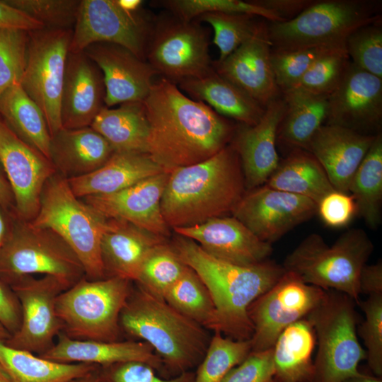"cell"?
Instances as JSON below:
<instances>
[{
	"instance_id": "cell-19",
	"label": "cell",
	"mask_w": 382,
	"mask_h": 382,
	"mask_svg": "<svg viewBox=\"0 0 382 382\" xmlns=\"http://www.w3.org/2000/svg\"><path fill=\"white\" fill-rule=\"evenodd\" d=\"M268 21L261 19L253 36L212 68L260 105L266 108L282 96L271 64Z\"/></svg>"
},
{
	"instance_id": "cell-15",
	"label": "cell",
	"mask_w": 382,
	"mask_h": 382,
	"mask_svg": "<svg viewBox=\"0 0 382 382\" xmlns=\"http://www.w3.org/2000/svg\"><path fill=\"white\" fill-rule=\"evenodd\" d=\"M9 286L20 305L21 323L18 330L5 343L40 355L54 345L62 332L56 302L67 288L57 278L49 275L25 276Z\"/></svg>"
},
{
	"instance_id": "cell-3",
	"label": "cell",
	"mask_w": 382,
	"mask_h": 382,
	"mask_svg": "<svg viewBox=\"0 0 382 382\" xmlns=\"http://www.w3.org/2000/svg\"><path fill=\"white\" fill-rule=\"evenodd\" d=\"M245 192L240 158L230 143L204 161L168 173L162 214L173 228L195 226L232 213Z\"/></svg>"
},
{
	"instance_id": "cell-21",
	"label": "cell",
	"mask_w": 382,
	"mask_h": 382,
	"mask_svg": "<svg viewBox=\"0 0 382 382\" xmlns=\"http://www.w3.org/2000/svg\"><path fill=\"white\" fill-rule=\"evenodd\" d=\"M83 52L102 72L107 108L130 102H142L158 74L145 60L120 45L98 42Z\"/></svg>"
},
{
	"instance_id": "cell-25",
	"label": "cell",
	"mask_w": 382,
	"mask_h": 382,
	"mask_svg": "<svg viewBox=\"0 0 382 382\" xmlns=\"http://www.w3.org/2000/svg\"><path fill=\"white\" fill-rule=\"evenodd\" d=\"M376 136L362 134L340 126L323 125L312 137L306 150L322 166L333 187L348 193L352 180Z\"/></svg>"
},
{
	"instance_id": "cell-61",
	"label": "cell",
	"mask_w": 382,
	"mask_h": 382,
	"mask_svg": "<svg viewBox=\"0 0 382 382\" xmlns=\"http://www.w3.org/2000/svg\"><path fill=\"white\" fill-rule=\"evenodd\" d=\"M11 337V333L0 323V340L5 342Z\"/></svg>"
},
{
	"instance_id": "cell-12",
	"label": "cell",
	"mask_w": 382,
	"mask_h": 382,
	"mask_svg": "<svg viewBox=\"0 0 382 382\" xmlns=\"http://www.w3.org/2000/svg\"><path fill=\"white\" fill-rule=\"evenodd\" d=\"M72 29L28 32L27 59L21 84L41 110L50 136L62 128L60 107Z\"/></svg>"
},
{
	"instance_id": "cell-35",
	"label": "cell",
	"mask_w": 382,
	"mask_h": 382,
	"mask_svg": "<svg viewBox=\"0 0 382 382\" xmlns=\"http://www.w3.org/2000/svg\"><path fill=\"white\" fill-rule=\"evenodd\" d=\"M0 117L21 139L50 160L51 136L46 120L21 83L1 95Z\"/></svg>"
},
{
	"instance_id": "cell-38",
	"label": "cell",
	"mask_w": 382,
	"mask_h": 382,
	"mask_svg": "<svg viewBox=\"0 0 382 382\" xmlns=\"http://www.w3.org/2000/svg\"><path fill=\"white\" fill-rule=\"evenodd\" d=\"M163 300L181 314L214 331L216 308L210 292L189 267L166 293Z\"/></svg>"
},
{
	"instance_id": "cell-42",
	"label": "cell",
	"mask_w": 382,
	"mask_h": 382,
	"mask_svg": "<svg viewBox=\"0 0 382 382\" xmlns=\"http://www.w3.org/2000/svg\"><path fill=\"white\" fill-rule=\"evenodd\" d=\"M161 2L170 13L187 21L207 13H228L253 15L272 23L283 22L273 12L250 0H168Z\"/></svg>"
},
{
	"instance_id": "cell-56",
	"label": "cell",
	"mask_w": 382,
	"mask_h": 382,
	"mask_svg": "<svg viewBox=\"0 0 382 382\" xmlns=\"http://www.w3.org/2000/svg\"><path fill=\"white\" fill-rule=\"evenodd\" d=\"M13 202L11 188L0 164V206L6 209L9 207Z\"/></svg>"
},
{
	"instance_id": "cell-32",
	"label": "cell",
	"mask_w": 382,
	"mask_h": 382,
	"mask_svg": "<svg viewBox=\"0 0 382 382\" xmlns=\"http://www.w3.org/2000/svg\"><path fill=\"white\" fill-rule=\"evenodd\" d=\"M316 335L311 323L299 320L279 334L272 347L277 382H311L314 374L312 354Z\"/></svg>"
},
{
	"instance_id": "cell-9",
	"label": "cell",
	"mask_w": 382,
	"mask_h": 382,
	"mask_svg": "<svg viewBox=\"0 0 382 382\" xmlns=\"http://www.w3.org/2000/svg\"><path fill=\"white\" fill-rule=\"evenodd\" d=\"M356 304L345 294L325 290L322 301L306 317L318 342L311 382H343L360 373L358 366L366 359V352L357 336Z\"/></svg>"
},
{
	"instance_id": "cell-17",
	"label": "cell",
	"mask_w": 382,
	"mask_h": 382,
	"mask_svg": "<svg viewBox=\"0 0 382 382\" xmlns=\"http://www.w3.org/2000/svg\"><path fill=\"white\" fill-rule=\"evenodd\" d=\"M0 164L13 195L18 219L31 221L46 181L57 170L42 154L21 139L0 117Z\"/></svg>"
},
{
	"instance_id": "cell-55",
	"label": "cell",
	"mask_w": 382,
	"mask_h": 382,
	"mask_svg": "<svg viewBox=\"0 0 382 382\" xmlns=\"http://www.w3.org/2000/svg\"><path fill=\"white\" fill-rule=\"evenodd\" d=\"M359 294L368 296L382 294V262L364 265L359 276Z\"/></svg>"
},
{
	"instance_id": "cell-27",
	"label": "cell",
	"mask_w": 382,
	"mask_h": 382,
	"mask_svg": "<svg viewBox=\"0 0 382 382\" xmlns=\"http://www.w3.org/2000/svg\"><path fill=\"white\" fill-rule=\"evenodd\" d=\"M115 150L91 127L62 128L51 137L50 161L66 179L89 174L103 166Z\"/></svg>"
},
{
	"instance_id": "cell-28",
	"label": "cell",
	"mask_w": 382,
	"mask_h": 382,
	"mask_svg": "<svg viewBox=\"0 0 382 382\" xmlns=\"http://www.w3.org/2000/svg\"><path fill=\"white\" fill-rule=\"evenodd\" d=\"M165 238L124 221L110 219L100 243L106 277L135 282L146 257Z\"/></svg>"
},
{
	"instance_id": "cell-47",
	"label": "cell",
	"mask_w": 382,
	"mask_h": 382,
	"mask_svg": "<svg viewBox=\"0 0 382 382\" xmlns=\"http://www.w3.org/2000/svg\"><path fill=\"white\" fill-rule=\"evenodd\" d=\"M49 29H71L76 20L78 0H5Z\"/></svg>"
},
{
	"instance_id": "cell-46",
	"label": "cell",
	"mask_w": 382,
	"mask_h": 382,
	"mask_svg": "<svg viewBox=\"0 0 382 382\" xmlns=\"http://www.w3.org/2000/svg\"><path fill=\"white\" fill-rule=\"evenodd\" d=\"M28 42V31L0 28V96L10 86L21 82Z\"/></svg>"
},
{
	"instance_id": "cell-43",
	"label": "cell",
	"mask_w": 382,
	"mask_h": 382,
	"mask_svg": "<svg viewBox=\"0 0 382 382\" xmlns=\"http://www.w3.org/2000/svg\"><path fill=\"white\" fill-rule=\"evenodd\" d=\"M346 50L345 46L312 47L292 50H271V64L281 90L291 88L320 58Z\"/></svg>"
},
{
	"instance_id": "cell-53",
	"label": "cell",
	"mask_w": 382,
	"mask_h": 382,
	"mask_svg": "<svg viewBox=\"0 0 382 382\" xmlns=\"http://www.w3.org/2000/svg\"><path fill=\"white\" fill-rule=\"evenodd\" d=\"M316 0H250L276 14L283 22L298 16Z\"/></svg>"
},
{
	"instance_id": "cell-14",
	"label": "cell",
	"mask_w": 382,
	"mask_h": 382,
	"mask_svg": "<svg viewBox=\"0 0 382 382\" xmlns=\"http://www.w3.org/2000/svg\"><path fill=\"white\" fill-rule=\"evenodd\" d=\"M325 294V290L285 271L248 308L253 329L250 339L251 351L272 348L282 330L306 318L320 303Z\"/></svg>"
},
{
	"instance_id": "cell-54",
	"label": "cell",
	"mask_w": 382,
	"mask_h": 382,
	"mask_svg": "<svg viewBox=\"0 0 382 382\" xmlns=\"http://www.w3.org/2000/svg\"><path fill=\"white\" fill-rule=\"evenodd\" d=\"M0 28L30 32L45 27L37 21L8 4L5 0H0Z\"/></svg>"
},
{
	"instance_id": "cell-49",
	"label": "cell",
	"mask_w": 382,
	"mask_h": 382,
	"mask_svg": "<svg viewBox=\"0 0 382 382\" xmlns=\"http://www.w3.org/2000/svg\"><path fill=\"white\" fill-rule=\"evenodd\" d=\"M96 377L98 382H194L195 373L189 371L173 378H162L150 365L132 361L98 366Z\"/></svg>"
},
{
	"instance_id": "cell-59",
	"label": "cell",
	"mask_w": 382,
	"mask_h": 382,
	"mask_svg": "<svg viewBox=\"0 0 382 382\" xmlns=\"http://www.w3.org/2000/svg\"><path fill=\"white\" fill-rule=\"evenodd\" d=\"M96 369L91 373L78 378H75L67 382H98L96 377Z\"/></svg>"
},
{
	"instance_id": "cell-60",
	"label": "cell",
	"mask_w": 382,
	"mask_h": 382,
	"mask_svg": "<svg viewBox=\"0 0 382 382\" xmlns=\"http://www.w3.org/2000/svg\"><path fill=\"white\" fill-rule=\"evenodd\" d=\"M8 233L6 231V224L4 217L0 212V248L4 243Z\"/></svg>"
},
{
	"instance_id": "cell-29",
	"label": "cell",
	"mask_w": 382,
	"mask_h": 382,
	"mask_svg": "<svg viewBox=\"0 0 382 382\" xmlns=\"http://www.w3.org/2000/svg\"><path fill=\"white\" fill-rule=\"evenodd\" d=\"M163 172L146 153L115 152L96 170L67 180L73 193L82 198L112 194Z\"/></svg>"
},
{
	"instance_id": "cell-62",
	"label": "cell",
	"mask_w": 382,
	"mask_h": 382,
	"mask_svg": "<svg viewBox=\"0 0 382 382\" xmlns=\"http://www.w3.org/2000/svg\"><path fill=\"white\" fill-rule=\"evenodd\" d=\"M0 382H12L7 372L0 364Z\"/></svg>"
},
{
	"instance_id": "cell-52",
	"label": "cell",
	"mask_w": 382,
	"mask_h": 382,
	"mask_svg": "<svg viewBox=\"0 0 382 382\" xmlns=\"http://www.w3.org/2000/svg\"><path fill=\"white\" fill-rule=\"evenodd\" d=\"M21 323V309L19 303L11 291L0 279V323L12 335Z\"/></svg>"
},
{
	"instance_id": "cell-16",
	"label": "cell",
	"mask_w": 382,
	"mask_h": 382,
	"mask_svg": "<svg viewBox=\"0 0 382 382\" xmlns=\"http://www.w3.org/2000/svg\"><path fill=\"white\" fill-rule=\"evenodd\" d=\"M232 214L260 240L272 244L317 214V204L265 184L246 191Z\"/></svg>"
},
{
	"instance_id": "cell-18",
	"label": "cell",
	"mask_w": 382,
	"mask_h": 382,
	"mask_svg": "<svg viewBox=\"0 0 382 382\" xmlns=\"http://www.w3.org/2000/svg\"><path fill=\"white\" fill-rule=\"evenodd\" d=\"M381 124L382 79L351 62L338 87L328 97L324 125L377 135Z\"/></svg>"
},
{
	"instance_id": "cell-26",
	"label": "cell",
	"mask_w": 382,
	"mask_h": 382,
	"mask_svg": "<svg viewBox=\"0 0 382 382\" xmlns=\"http://www.w3.org/2000/svg\"><path fill=\"white\" fill-rule=\"evenodd\" d=\"M66 364H89L98 366L137 361L164 373L161 359L147 343L133 340L105 342L77 340L61 332L54 345L39 355Z\"/></svg>"
},
{
	"instance_id": "cell-40",
	"label": "cell",
	"mask_w": 382,
	"mask_h": 382,
	"mask_svg": "<svg viewBox=\"0 0 382 382\" xmlns=\"http://www.w3.org/2000/svg\"><path fill=\"white\" fill-rule=\"evenodd\" d=\"M251 352L250 340H237L214 332L197 366L194 382H221Z\"/></svg>"
},
{
	"instance_id": "cell-6",
	"label": "cell",
	"mask_w": 382,
	"mask_h": 382,
	"mask_svg": "<svg viewBox=\"0 0 382 382\" xmlns=\"http://www.w3.org/2000/svg\"><path fill=\"white\" fill-rule=\"evenodd\" d=\"M374 248L360 228L345 231L331 245L320 235L311 233L288 254L282 267L308 284L342 292L359 304V273Z\"/></svg>"
},
{
	"instance_id": "cell-30",
	"label": "cell",
	"mask_w": 382,
	"mask_h": 382,
	"mask_svg": "<svg viewBox=\"0 0 382 382\" xmlns=\"http://www.w3.org/2000/svg\"><path fill=\"white\" fill-rule=\"evenodd\" d=\"M179 88L192 99L204 103L218 114L241 125H255L265 111L266 108L219 75L213 68L202 76L180 81Z\"/></svg>"
},
{
	"instance_id": "cell-37",
	"label": "cell",
	"mask_w": 382,
	"mask_h": 382,
	"mask_svg": "<svg viewBox=\"0 0 382 382\" xmlns=\"http://www.w3.org/2000/svg\"><path fill=\"white\" fill-rule=\"evenodd\" d=\"M357 214L371 229L382 220V134H377L357 170L349 187Z\"/></svg>"
},
{
	"instance_id": "cell-24",
	"label": "cell",
	"mask_w": 382,
	"mask_h": 382,
	"mask_svg": "<svg viewBox=\"0 0 382 382\" xmlns=\"http://www.w3.org/2000/svg\"><path fill=\"white\" fill-rule=\"evenodd\" d=\"M101 71L83 52H69L62 88L60 116L62 128L91 127L105 105Z\"/></svg>"
},
{
	"instance_id": "cell-5",
	"label": "cell",
	"mask_w": 382,
	"mask_h": 382,
	"mask_svg": "<svg viewBox=\"0 0 382 382\" xmlns=\"http://www.w3.org/2000/svg\"><path fill=\"white\" fill-rule=\"evenodd\" d=\"M30 223L59 236L81 262L86 279L106 278L100 243L110 226V219L77 197L67 179L57 172L45 183L38 212Z\"/></svg>"
},
{
	"instance_id": "cell-39",
	"label": "cell",
	"mask_w": 382,
	"mask_h": 382,
	"mask_svg": "<svg viewBox=\"0 0 382 382\" xmlns=\"http://www.w3.org/2000/svg\"><path fill=\"white\" fill-rule=\"evenodd\" d=\"M187 267L172 245L164 242L155 246L146 257L134 282L151 295L163 299Z\"/></svg>"
},
{
	"instance_id": "cell-8",
	"label": "cell",
	"mask_w": 382,
	"mask_h": 382,
	"mask_svg": "<svg viewBox=\"0 0 382 382\" xmlns=\"http://www.w3.org/2000/svg\"><path fill=\"white\" fill-rule=\"evenodd\" d=\"M129 280L85 277L57 297L62 332L69 337L105 342L121 340L120 316L132 286Z\"/></svg>"
},
{
	"instance_id": "cell-58",
	"label": "cell",
	"mask_w": 382,
	"mask_h": 382,
	"mask_svg": "<svg viewBox=\"0 0 382 382\" xmlns=\"http://www.w3.org/2000/svg\"><path fill=\"white\" fill-rule=\"evenodd\" d=\"M343 382H382L381 378L370 376L363 373L349 377Z\"/></svg>"
},
{
	"instance_id": "cell-50",
	"label": "cell",
	"mask_w": 382,
	"mask_h": 382,
	"mask_svg": "<svg viewBox=\"0 0 382 382\" xmlns=\"http://www.w3.org/2000/svg\"><path fill=\"white\" fill-rule=\"evenodd\" d=\"M221 382H277L272 347L263 351H251Z\"/></svg>"
},
{
	"instance_id": "cell-45",
	"label": "cell",
	"mask_w": 382,
	"mask_h": 382,
	"mask_svg": "<svg viewBox=\"0 0 382 382\" xmlns=\"http://www.w3.org/2000/svg\"><path fill=\"white\" fill-rule=\"evenodd\" d=\"M345 47L354 65L382 79V18L354 30Z\"/></svg>"
},
{
	"instance_id": "cell-23",
	"label": "cell",
	"mask_w": 382,
	"mask_h": 382,
	"mask_svg": "<svg viewBox=\"0 0 382 382\" xmlns=\"http://www.w3.org/2000/svg\"><path fill=\"white\" fill-rule=\"evenodd\" d=\"M285 111L282 97L270 103L254 125L237 127L231 144L241 161L246 191L266 183L278 166L277 132Z\"/></svg>"
},
{
	"instance_id": "cell-34",
	"label": "cell",
	"mask_w": 382,
	"mask_h": 382,
	"mask_svg": "<svg viewBox=\"0 0 382 382\" xmlns=\"http://www.w3.org/2000/svg\"><path fill=\"white\" fill-rule=\"evenodd\" d=\"M270 187L307 197L316 204L335 189L316 158L308 151L295 149L279 164L266 182Z\"/></svg>"
},
{
	"instance_id": "cell-10",
	"label": "cell",
	"mask_w": 382,
	"mask_h": 382,
	"mask_svg": "<svg viewBox=\"0 0 382 382\" xmlns=\"http://www.w3.org/2000/svg\"><path fill=\"white\" fill-rule=\"evenodd\" d=\"M35 274L54 277L67 289L85 277L81 262L59 236L19 219L0 248V279L11 284Z\"/></svg>"
},
{
	"instance_id": "cell-4",
	"label": "cell",
	"mask_w": 382,
	"mask_h": 382,
	"mask_svg": "<svg viewBox=\"0 0 382 382\" xmlns=\"http://www.w3.org/2000/svg\"><path fill=\"white\" fill-rule=\"evenodd\" d=\"M119 322L122 334L150 345L164 373L174 376L199 365L211 338L206 328L138 285L132 288Z\"/></svg>"
},
{
	"instance_id": "cell-2",
	"label": "cell",
	"mask_w": 382,
	"mask_h": 382,
	"mask_svg": "<svg viewBox=\"0 0 382 382\" xmlns=\"http://www.w3.org/2000/svg\"><path fill=\"white\" fill-rule=\"evenodd\" d=\"M172 247L210 292L216 308L214 332L237 340H250L253 329L248 308L284 274L282 265L267 260L253 265L231 263L210 255L195 241L180 236Z\"/></svg>"
},
{
	"instance_id": "cell-36",
	"label": "cell",
	"mask_w": 382,
	"mask_h": 382,
	"mask_svg": "<svg viewBox=\"0 0 382 382\" xmlns=\"http://www.w3.org/2000/svg\"><path fill=\"white\" fill-rule=\"evenodd\" d=\"M0 364L12 382H67L94 371L98 366L66 364L15 349L0 340Z\"/></svg>"
},
{
	"instance_id": "cell-57",
	"label": "cell",
	"mask_w": 382,
	"mask_h": 382,
	"mask_svg": "<svg viewBox=\"0 0 382 382\" xmlns=\"http://www.w3.org/2000/svg\"><path fill=\"white\" fill-rule=\"evenodd\" d=\"M120 6L129 12H137L141 10L142 1L141 0H117Z\"/></svg>"
},
{
	"instance_id": "cell-44",
	"label": "cell",
	"mask_w": 382,
	"mask_h": 382,
	"mask_svg": "<svg viewBox=\"0 0 382 382\" xmlns=\"http://www.w3.org/2000/svg\"><path fill=\"white\" fill-rule=\"evenodd\" d=\"M350 63L347 50L325 55L316 61L289 88L328 97L341 83Z\"/></svg>"
},
{
	"instance_id": "cell-20",
	"label": "cell",
	"mask_w": 382,
	"mask_h": 382,
	"mask_svg": "<svg viewBox=\"0 0 382 382\" xmlns=\"http://www.w3.org/2000/svg\"><path fill=\"white\" fill-rule=\"evenodd\" d=\"M168 173L144 179L119 192L81 198L110 219L124 221L166 238L170 234L161 202Z\"/></svg>"
},
{
	"instance_id": "cell-22",
	"label": "cell",
	"mask_w": 382,
	"mask_h": 382,
	"mask_svg": "<svg viewBox=\"0 0 382 382\" xmlns=\"http://www.w3.org/2000/svg\"><path fill=\"white\" fill-rule=\"evenodd\" d=\"M210 255L231 263L253 265L272 255V244L260 240L234 216H219L199 224L173 228Z\"/></svg>"
},
{
	"instance_id": "cell-51",
	"label": "cell",
	"mask_w": 382,
	"mask_h": 382,
	"mask_svg": "<svg viewBox=\"0 0 382 382\" xmlns=\"http://www.w3.org/2000/svg\"><path fill=\"white\" fill-rule=\"evenodd\" d=\"M317 213L327 226L340 228L350 222L357 214V208L350 195L335 190L319 201Z\"/></svg>"
},
{
	"instance_id": "cell-48",
	"label": "cell",
	"mask_w": 382,
	"mask_h": 382,
	"mask_svg": "<svg viewBox=\"0 0 382 382\" xmlns=\"http://www.w3.org/2000/svg\"><path fill=\"white\" fill-rule=\"evenodd\" d=\"M359 305L365 319L359 334L366 348V359L374 376L382 377V294L369 296Z\"/></svg>"
},
{
	"instance_id": "cell-1",
	"label": "cell",
	"mask_w": 382,
	"mask_h": 382,
	"mask_svg": "<svg viewBox=\"0 0 382 382\" xmlns=\"http://www.w3.org/2000/svg\"><path fill=\"white\" fill-rule=\"evenodd\" d=\"M149 124L148 154L163 170L204 161L228 146L237 126L165 78L142 101Z\"/></svg>"
},
{
	"instance_id": "cell-11",
	"label": "cell",
	"mask_w": 382,
	"mask_h": 382,
	"mask_svg": "<svg viewBox=\"0 0 382 382\" xmlns=\"http://www.w3.org/2000/svg\"><path fill=\"white\" fill-rule=\"evenodd\" d=\"M146 61L163 78L177 84L202 76L212 69L209 35L197 20H183L172 13L154 19Z\"/></svg>"
},
{
	"instance_id": "cell-33",
	"label": "cell",
	"mask_w": 382,
	"mask_h": 382,
	"mask_svg": "<svg viewBox=\"0 0 382 382\" xmlns=\"http://www.w3.org/2000/svg\"><path fill=\"white\" fill-rule=\"evenodd\" d=\"M91 127L101 134L115 152L148 154L149 124L143 102L104 107Z\"/></svg>"
},
{
	"instance_id": "cell-13",
	"label": "cell",
	"mask_w": 382,
	"mask_h": 382,
	"mask_svg": "<svg viewBox=\"0 0 382 382\" xmlns=\"http://www.w3.org/2000/svg\"><path fill=\"white\" fill-rule=\"evenodd\" d=\"M154 19L141 10L129 12L117 0H82L72 29L69 52L98 42L120 45L145 60Z\"/></svg>"
},
{
	"instance_id": "cell-31",
	"label": "cell",
	"mask_w": 382,
	"mask_h": 382,
	"mask_svg": "<svg viewBox=\"0 0 382 382\" xmlns=\"http://www.w3.org/2000/svg\"><path fill=\"white\" fill-rule=\"evenodd\" d=\"M285 111L280 122L277 144L288 149H306L316 132L325 124L328 97L289 88L282 91Z\"/></svg>"
},
{
	"instance_id": "cell-7",
	"label": "cell",
	"mask_w": 382,
	"mask_h": 382,
	"mask_svg": "<svg viewBox=\"0 0 382 382\" xmlns=\"http://www.w3.org/2000/svg\"><path fill=\"white\" fill-rule=\"evenodd\" d=\"M381 18V1L316 0L291 21H268V35L277 51L345 46L354 30Z\"/></svg>"
},
{
	"instance_id": "cell-41",
	"label": "cell",
	"mask_w": 382,
	"mask_h": 382,
	"mask_svg": "<svg viewBox=\"0 0 382 382\" xmlns=\"http://www.w3.org/2000/svg\"><path fill=\"white\" fill-rule=\"evenodd\" d=\"M261 19L243 13H207L195 20L212 26L213 42L219 50L218 59L222 60L253 36Z\"/></svg>"
}]
</instances>
